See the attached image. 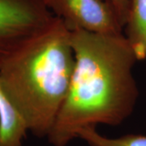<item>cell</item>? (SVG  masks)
<instances>
[{"mask_svg":"<svg viewBox=\"0 0 146 146\" xmlns=\"http://www.w3.org/2000/svg\"><path fill=\"white\" fill-rule=\"evenodd\" d=\"M77 138L82 139L89 146H146L145 135L129 134L118 138H108L98 132L95 127L81 129Z\"/></svg>","mask_w":146,"mask_h":146,"instance_id":"7","label":"cell"},{"mask_svg":"<svg viewBox=\"0 0 146 146\" xmlns=\"http://www.w3.org/2000/svg\"><path fill=\"white\" fill-rule=\"evenodd\" d=\"M29 131L26 120L13 103L0 79V146H22Z\"/></svg>","mask_w":146,"mask_h":146,"instance_id":"5","label":"cell"},{"mask_svg":"<svg viewBox=\"0 0 146 146\" xmlns=\"http://www.w3.org/2000/svg\"><path fill=\"white\" fill-rule=\"evenodd\" d=\"M54 17L46 0H0V64Z\"/></svg>","mask_w":146,"mask_h":146,"instance_id":"3","label":"cell"},{"mask_svg":"<svg viewBox=\"0 0 146 146\" xmlns=\"http://www.w3.org/2000/svg\"><path fill=\"white\" fill-rule=\"evenodd\" d=\"M112 7L121 27L123 29L127 22L130 11L131 0H105Z\"/></svg>","mask_w":146,"mask_h":146,"instance_id":"8","label":"cell"},{"mask_svg":"<svg viewBox=\"0 0 146 146\" xmlns=\"http://www.w3.org/2000/svg\"><path fill=\"white\" fill-rule=\"evenodd\" d=\"M75 66L67 97L47 136L67 146L80 131L116 126L132 113L138 89L132 74L137 58L124 34L71 30Z\"/></svg>","mask_w":146,"mask_h":146,"instance_id":"1","label":"cell"},{"mask_svg":"<svg viewBox=\"0 0 146 146\" xmlns=\"http://www.w3.org/2000/svg\"><path fill=\"white\" fill-rule=\"evenodd\" d=\"M54 16L70 30L119 35L123 34L112 7L105 0H46Z\"/></svg>","mask_w":146,"mask_h":146,"instance_id":"4","label":"cell"},{"mask_svg":"<svg viewBox=\"0 0 146 146\" xmlns=\"http://www.w3.org/2000/svg\"><path fill=\"white\" fill-rule=\"evenodd\" d=\"M74 66L71 30L56 16L0 64L6 92L36 137H47L52 129Z\"/></svg>","mask_w":146,"mask_h":146,"instance_id":"2","label":"cell"},{"mask_svg":"<svg viewBox=\"0 0 146 146\" xmlns=\"http://www.w3.org/2000/svg\"><path fill=\"white\" fill-rule=\"evenodd\" d=\"M123 32L137 60L146 58V0H131L129 16Z\"/></svg>","mask_w":146,"mask_h":146,"instance_id":"6","label":"cell"}]
</instances>
